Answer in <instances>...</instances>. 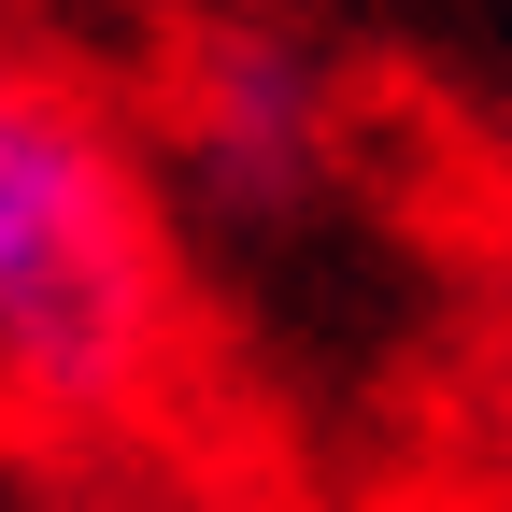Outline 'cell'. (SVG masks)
<instances>
[{
  "instance_id": "cell-1",
  "label": "cell",
  "mask_w": 512,
  "mask_h": 512,
  "mask_svg": "<svg viewBox=\"0 0 512 512\" xmlns=\"http://www.w3.org/2000/svg\"><path fill=\"white\" fill-rule=\"evenodd\" d=\"M171 356V242L128 143L43 72H0V399L114 427Z\"/></svg>"
},
{
  "instance_id": "cell-2",
  "label": "cell",
  "mask_w": 512,
  "mask_h": 512,
  "mask_svg": "<svg viewBox=\"0 0 512 512\" xmlns=\"http://www.w3.org/2000/svg\"><path fill=\"white\" fill-rule=\"evenodd\" d=\"M185 157H200L228 200H299V185H328V157H342L328 57H299L271 29L200 43V57H185Z\"/></svg>"
}]
</instances>
